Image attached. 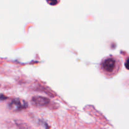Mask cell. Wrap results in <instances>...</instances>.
I'll return each instance as SVG.
<instances>
[{"mask_svg": "<svg viewBox=\"0 0 129 129\" xmlns=\"http://www.w3.org/2000/svg\"><path fill=\"white\" fill-rule=\"evenodd\" d=\"M31 103L37 107H45L49 103V100L45 97L37 96L33 97L31 99Z\"/></svg>", "mask_w": 129, "mask_h": 129, "instance_id": "3", "label": "cell"}, {"mask_svg": "<svg viewBox=\"0 0 129 129\" xmlns=\"http://www.w3.org/2000/svg\"><path fill=\"white\" fill-rule=\"evenodd\" d=\"M128 59H127V61H126V63H125V66H126V68H127V69H128Z\"/></svg>", "mask_w": 129, "mask_h": 129, "instance_id": "7", "label": "cell"}, {"mask_svg": "<svg viewBox=\"0 0 129 129\" xmlns=\"http://www.w3.org/2000/svg\"><path fill=\"white\" fill-rule=\"evenodd\" d=\"M7 98V97L5 96L4 95H3V94H0V100H5Z\"/></svg>", "mask_w": 129, "mask_h": 129, "instance_id": "6", "label": "cell"}, {"mask_svg": "<svg viewBox=\"0 0 129 129\" xmlns=\"http://www.w3.org/2000/svg\"><path fill=\"white\" fill-rule=\"evenodd\" d=\"M17 125L18 127H19V128L20 129H31V128H30L27 125L25 124V123H22L21 124H20V123H17Z\"/></svg>", "mask_w": 129, "mask_h": 129, "instance_id": "4", "label": "cell"}, {"mask_svg": "<svg viewBox=\"0 0 129 129\" xmlns=\"http://www.w3.org/2000/svg\"><path fill=\"white\" fill-rule=\"evenodd\" d=\"M48 3L50 4L51 5H55V4L57 3V1H47Z\"/></svg>", "mask_w": 129, "mask_h": 129, "instance_id": "5", "label": "cell"}, {"mask_svg": "<svg viewBox=\"0 0 129 129\" xmlns=\"http://www.w3.org/2000/svg\"><path fill=\"white\" fill-rule=\"evenodd\" d=\"M116 67V60L113 58L110 57L105 59L102 64L103 70L106 73H111L113 72Z\"/></svg>", "mask_w": 129, "mask_h": 129, "instance_id": "2", "label": "cell"}, {"mask_svg": "<svg viewBox=\"0 0 129 129\" xmlns=\"http://www.w3.org/2000/svg\"><path fill=\"white\" fill-rule=\"evenodd\" d=\"M27 103L25 101L22 100L19 98H15L13 100L9 103V108L13 112H18L27 107Z\"/></svg>", "mask_w": 129, "mask_h": 129, "instance_id": "1", "label": "cell"}]
</instances>
